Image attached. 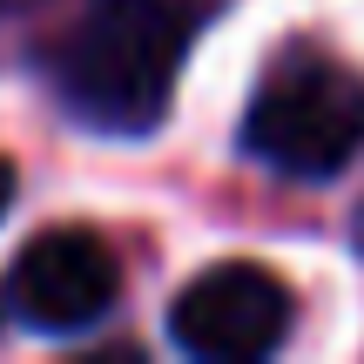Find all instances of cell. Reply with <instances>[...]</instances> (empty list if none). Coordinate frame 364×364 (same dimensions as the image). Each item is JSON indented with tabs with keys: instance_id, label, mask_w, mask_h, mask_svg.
<instances>
[{
	"instance_id": "obj_1",
	"label": "cell",
	"mask_w": 364,
	"mask_h": 364,
	"mask_svg": "<svg viewBox=\"0 0 364 364\" xmlns=\"http://www.w3.org/2000/svg\"><path fill=\"white\" fill-rule=\"evenodd\" d=\"M189 54L182 0H88L54 48V88L88 129L149 135L176 102Z\"/></svg>"
},
{
	"instance_id": "obj_2",
	"label": "cell",
	"mask_w": 364,
	"mask_h": 364,
	"mask_svg": "<svg viewBox=\"0 0 364 364\" xmlns=\"http://www.w3.org/2000/svg\"><path fill=\"white\" fill-rule=\"evenodd\" d=\"M243 149L277 176L324 182L364 149V75L324 61V54H297V61L270 68L243 115Z\"/></svg>"
},
{
	"instance_id": "obj_3",
	"label": "cell",
	"mask_w": 364,
	"mask_h": 364,
	"mask_svg": "<svg viewBox=\"0 0 364 364\" xmlns=\"http://www.w3.org/2000/svg\"><path fill=\"white\" fill-rule=\"evenodd\" d=\"M290 284L263 263H216L176 290L169 338L196 364H257L290 338Z\"/></svg>"
},
{
	"instance_id": "obj_4",
	"label": "cell",
	"mask_w": 364,
	"mask_h": 364,
	"mask_svg": "<svg viewBox=\"0 0 364 364\" xmlns=\"http://www.w3.org/2000/svg\"><path fill=\"white\" fill-rule=\"evenodd\" d=\"M122 297V263L108 250V236L61 223V230H41L21 243L7 277V311L21 317L41 338H81L95 331Z\"/></svg>"
},
{
	"instance_id": "obj_5",
	"label": "cell",
	"mask_w": 364,
	"mask_h": 364,
	"mask_svg": "<svg viewBox=\"0 0 364 364\" xmlns=\"http://www.w3.org/2000/svg\"><path fill=\"white\" fill-rule=\"evenodd\" d=\"M7 203H14V162L0 156V216H7Z\"/></svg>"
},
{
	"instance_id": "obj_6",
	"label": "cell",
	"mask_w": 364,
	"mask_h": 364,
	"mask_svg": "<svg viewBox=\"0 0 364 364\" xmlns=\"http://www.w3.org/2000/svg\"><path fill=\"white\" fill-rule=\"evenodd\" d=\"M351 243H358V257H364V203H358V216H351Z\"/></svg>"
}]
</instances>
